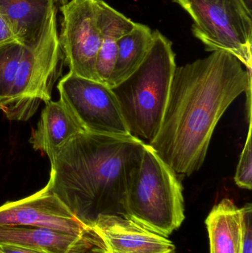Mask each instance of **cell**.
Instances as JSON below:
<instances>
[{
    "label": "cell",
    "instance_id": "4fadbf2b",
    "mask_svg": "<svg viewBox=\"0 0 252 253\" xmlns=\"http://www.w3.org/2000/svg\"><path fill=\"white\" fill-rule=\"evenodd\" d=\"M83 131L60 100H50L41 111L30 142L35 150L45 153L51 161L59 149Z\"/></svg>",
    "mask_w": 252,
    "mask_h": 253
},
{
    "label": "cell",
    "instance_id": "603a6c76",
    "mask_svg": "<svg viewBox=\"0 0 252 253\" xmlns=\"http://www.w3.org/2000/svg\"><path fill=\"white\" fill-rule=\"evenodd\" d=\"M0 253H5L4 252V251H2V250L0 248Z\"/></svg>",
    "mask_w": 252,
    "mask_h": 253
},
{
    "label": "cell",
    "instance_id": "ffe728a7",
    "mask_svg": "<svg viewBox=\"0 0 252 253\" xmlns=\"http://www.w3.org/2000/svg\"><path fill=\"white\" fill-rule=\"evenodd\" d=\"M0 248L5 253H45L24 247L14 246V245H0Z\"/></svg>",
    "mask_w": 252,
    "mask_h": 253
},
{
    "label": "cell",
    "instance_id": "6da1fadb",
    "mask_svg": "<svg viewBox=\"0 0 252 253\" xmlns=\"http://www.w3.org/2000/svg\"><path fill=\"white\" fill-rule=\"evenodd\" d=\"M251 84L252 69L227 52H212L176 68L161 127L149 147L176 174L196 172L219 120Z\"/></svg>",
    "mask_w": 252,
    "mask_h": 253
},
{
    "label": "cell",
    "instance_id": "30bf717a",
    "mask_svg": "<svg viewBox=\"0 0 252 253\" xmlns=\"http://www.w3.org/2000/svg\"><path fill=\"white\" fill-rule=\"evenodd\" d=\"M92 228L108 253H174L176 246L167 236L128 217L101 215Z\"/></svg>",
    "mask_w": 252,
    "mask_h": 253
},
{
    "label": "cell",
    "instance_id": "2e32d148",
    "mask_svg": "<svg viewBox=\"0 0 252 253\" xmlns=\"http://www.w3.org/2000/svg\"><path fill=\"white\" fill-rule=\"evenodd\" d=\"M152 40V30L136 22L132 31L118 40L116 59L108 83L109 87L118 85L138 69L149 51Z\"/></svg>",
    "mask_w": 252,
    "mask_h": 253
},
{
    "label": "cell",
    "instance_id": "8992f818",
    "mask_svg": "<svg viewBox=\"0 0 252 253\" xmlns=\"http://www.w3.org/2000/svg\"><path fill=\"white\" fill-rule=\"evenodd\" d=\"M192 18V31L208 51H225L252 68V15L241 0H171Z\"/></svg>",
    "mask_w": 252,
    "mask_h": 253
},
{
    "label": "cell",
    "instance_id": "7a4b0ae2",
    "mask_svg": "<svg viewBox=\"0 0 252 253\" xmlns=\"http://www.w3.org/2000/svg\"><path fill=\"white\" fill-rule=\"evenodd\" d=\"M146 144L132 135L83 131L50 161L47 185L71 213L93 227L101 215L127 216V192Z\"/></svg>",
    "mask_w": 252,
    "mask_h": 253
},
{
    "label": "cell",
    "instance_id": "9a60e30c",
    "mask_svg": "<svg viewBox=\"0 0 252 253\" xmlns=\"http://www.w3.org/2000/svg\"><path fill=\"white\" fill-rule=\"evenodd\" d=\"M210 253H241V208L229 199L220 201L206 219Z\"/></svg>",
    "mask_w": 252,
    "mask_h": 253
},
{
    "label": "cell",
    "instance_id": "277c9868",
    "mask_svg": "<svg viewBox=\"0 0 252 253\" xmlns=\"http://www.w3.org/2000/svg\"><path fill=\"white\" fill-rule=\"evenodd\" d=\"M176 68L173 43L155 30L143 62L112 88L130 135L147 145L161 127Z\"/></svg>",
    "mask_w": 252,
    "mask_h": 253
},
{
    "label": "cell",
    "instance_id": "ba28073f",
    "mask_svg": "<svg viewBox=\"0 0 252 253\" xmlns=\"http://www.w3.org/2000/svg\"><path fill=\"white\" fill-rule=\"evenodd\" d=\"M60 10L62 21L59 43L70 73L99 81L96 61L102 36L96 0H67Z\"/></svg>",
    "mask_w": 252,
    "mask_h": 253
},
{
    "label": "cell",
    "instance_id": "ac0fdd59",
    "mask_svg": "<svg viewBox=\"0 0 252 253\" xmlns=\"http://www.w3.org/2000/svg\"><path fill=\"white\" fill-rule=\"evenodd\" d=\"M241 253H252V205L241 208Z\"/></svg>",
    "mask_w": 252,
    "mask_h": 253
},
{
    "label": "cell",
    "instance_id": "5bb4252c",
    "mask_svg": "<svg viewBox=\"0 0 252 253\" xmlns=\"http://www.w3.org/2000/svg\"><path fill=\"white\" fill-rule=\"evenodd\" d=\"M98 24L102 42L96 61V74L101 83L108 85L118 50V41L133 29L136 22L115 10L103 0H96Z\"/></svg>",
    "mask_w": 252,
    "mask_h": 253
},
{
    "label": "cell",
    "instance_id": "3957f363",
    "mask_svg": "<svg viewBox=\"0 0 252 253\" xmlns=\"http://www.w3.org/2000/svg\"><path fill=\"white\" fill-rule=\"evenodd\" d=\"M56 6L52 9L38 44L18 42L0 45V111L11 121H28L41 102L51 100L61 47Z\"/></svg>",
    "mask_w": 252,
    "mask_h": 253
},
{
    "label": "cell",
    "instance_id": "8fae6325",
    "mask_svg": "<svg viewBox=\"0 0 252 253\" xmlns=\"http://www.w3.org/2000/svg\"><path fill=\"white\" fill-rule=\"evenodd\" d=\"M0 245H14L45 253H91L107 250L93 231L74 235L32 227H0Z\"/></svg>",
    "mask_w": 252,
    "mask_h": 253
},
{
    "label": "cell",
    "instance_id": "9c48e42d",
    "mask_svg": "<svg viewBox=\"0 0 252 253\" xmlns=\"http://www.w3.org/2000/svg\"><path fill=\"white\" fill-rule=\"evenodd\" d=\"M32 227L74 235L94 231L78 221L46 185L34 194L0 206V227Z\"/></svg>",
    "mask_w": 252,
    "mask_h": 253
},
{
    "label": "cell",
    "instance_id": "5b68a950",
    "mask_svg": "<svg viewBox=\"0 0 252 253\" xmlns=\"http://www.w3.org/2000/svg\"><path fill=\"white\" fill-rule=\"evenodd\" d=\"M127 216L168 237L185 219L183 187L177 174L146 144L126 202Z\"/></svg>",
    "mask_w": 252,
    "mask_h": 253
},
{
    "label": "cell",
    "instance_id": "44dd1931",
    "mask_svg": "<svg viewBox=\"0 0 252 253\" xmlns=\"http://www.w3.org/2000/svg\"><path fill=\"white\" fill-rule=\"evenodd\" d=\"M247 11L252 15V0H241Z\"/></svg>",
    "mask_w": 252,
    "mask_h": 253
},
{
    "label": "cell",
    "instance_id": "52a82bcc",
    "mask_svg": "<svg viewBox=\"0 0 252 253\" xmlns=\"http://www.w3.org/2000/svg\"><path fill=\"white\" fill-rule=\"evenodd\" d=\"M60 101L83 130L130 135L112 88L69 72L57 85Z\"/></svg>",
    "mask_w": 252,
    "mask_h": 253
},
{
    "label": "cell",
    "instance_id": "e0dca14e",
    "mask_svg": "<svg viewBox=\"0 0 252 253\" xmlns=\"http://www.w3.org/2000/svg\"><path fill=\"white\" fill-rule=\"evenodd\" d=\"M252 120L249 121V132L247 141L237 168L235 181L238 187L247 190L252 187Z\"/></svg>",
    "mask_w": 252,
    "mask_h": 253
},
{
    "label": "cell",
    "instance_id": "d6986e66",
    "mask_svg": "<svg viewBox=\"0 0 252 253\" xmlns=\"http://www.w3.org/2000/svg\"><path fill=\"white\" fill-rule=\"evenodd\" d=\"M16 41L5 20L0 14V45Z\"/></svg>",
    "mask_w": 252,
    "mask_h": 253
},
{
    "label": "cell",
    "instance_id": "7402d4cb",
    "mask_svg": "<svg viewBox=\"0 0 252 253\" xmlns=\"http://www.w3.org/2000/svg\"><path fill=\"white\" fill-rule=\"evenodd\" d=\"M91 253H108L107 250H102V251H96V252H93Z\"/></svg>",
    "mask_w": 252,
    "mask_h": 253
},
{
    "label": "cell",
    "instance_id": "7c38bea8",
    "mask_svg": "<svg viewBox=\"0 0 252 253\" xmlns=\"http://www.w3.org/2000/svg\"><path fill=\"white\" fill-rule=\"evenodd\" d=\"M56 0H0V14L18 42L34 47Z\"/></svg>",
    "mask_w": 252,
    "mask_h": 253
}]
</instances>
